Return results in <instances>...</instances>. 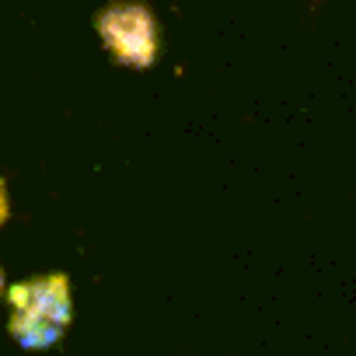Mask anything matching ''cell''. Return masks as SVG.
<instances>
[{"instance_id": "1", "label": "cell", "mask_w": 356, "mask_h": 356, "mask_svg": "<svg viewBox=\"0 0 356 356\" xmlns=\"http://www.w3.org/2000/svg\"><path fill=\"white\" fill-rule=\"evenodd\" d=\"M11 300V335L25 349H49L63 339L74 304H70V280L63 273H46L29 283H15L8 290Z\"/></svg>"}, {"instance_id": "3", "label": "cell", "mask_w": 356, "mask_h": 356, "mask_svg": "<svg viewBox=\"0 0 356 356\" xmlns=\"http://www.w3.org/2000/svg\"><path fill=\"white\" fill-rule=\"evenodd\" d=\"M8 213H11V207H8V189H4V178H0V224L8 220Z\"/></svg>"}, {"instance_id": "4", "label": "cell", "mask_w": 356, "mask_h": 356, "mask_svg": "<svg viewBox=\"0 0 356 356\" xmlns=\"http://www.w3.org/2000/svg\"><path fill=\"white\" fill-rule=\"evenodd\" d=\"M0 290H4V273H0Z\"/></svg>"}, {"instance_id": "2", "label": "cell", "mask_w": 356, "mask_h": 356, "mask_svg": "<svg viewBox=\"0 0 356 356\" xmlns=\"http://www.w3.org/2000/svg\"><path fill=\"white\" fill-rule=\"evenodd\" d=\"M95 32L105 46V53L133 70H143L157 60L161 53V29L157 18L140 0H115L102 8L95 18Z\"/></svg>"}]
</instances>
